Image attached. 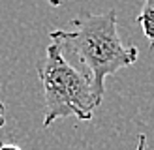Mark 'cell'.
Masks as SVG:
<instances>
[{
  "label": "cell",
  "mask_w": 154,
  "mask_h": 150,
  "mask_svg": "<svg viewBox=\"0 0 154 150\" xmlns=\"http://www.w3.org/2000/svg\"><path fill=\"white\" fill-rule=\"evenodd\" d=\"M0 150H23V148L17 146V145H2V142H0Z\"/></svg>",
  "instance_id": "6"
},
{
  "label": "cell",
  "mask_w": 154,
  "mask_h": 150,
  "mask_svg": "<svg viewBox=\"0 0 154 150\" xmlns=\"http://www.w3.org/2000/svg\"><path fill=\"white\" fill-rule=\"evenodd\" d=\"M47 2H49V4H51L53 8H58L60 4H62V2H60V0H47Z\"/></svg>",
  "instance_id": "7"
},
{
  "label": "cell",
  "mask_w": 154,
  "mask_h": 150,
  "mask_svg": "<svg viewBox=\"0 0 154 150\" xmlns=\"http://www.w3.org/2000/svg\"><path fill=\"white\" fill-rule=\"evenodd\" d=\"M49 38L85 66L92 92L100 101L105 94V77L135 64L139 51L124 45L119 36L115 10L102 15H83L70 22V28L51 30Z\"/></svg>",
  "instance_id": "1"
},
{
  "label": "cell",
  "mask_w": 154,
  "mask_h": 150,
  "mask_svg": "<svg viewBox=\"0 0 154 150\" xmlns=\"http://www.w3.org/2000/svg\"><path fill=\"white\" fill-rule=\"evenodd\" d=\"M38 77L43 86L45 128H49L55 120L68 116L77 120H92L94 109L102 101L92 92L88 75L75 70L57 43L51 41L43 60L38 62Z\"/></svg>",
  "instance_id": "2"
},
{
  "label": "cell",
  "mask_w": 154,
  "mask_h": 150,
  "mask_svg": "<svg viewBox=\"0 0 154 150\" xmlns=\"http://www.w3.org/2000/svg\"><path fill=\"white\" fill-rule=\"evenodd\" d=\"M137 22L150 41V49H154V0H145L143 10L137 15Z\"/></svg>",
  "instance_id": "3"
},
{
  "label": "cell",
  "mask_w": 154,
  "mask_h": 150,
  "mask_svg": "<svg viewBox=\"0 0 154 150\" xmlns=\"http://www.w3.org/2000/svg\"><path fill=\"white\" fill-rule=\"evenodd\" d=\"M135 150H147V135H145V133H141L139 137H137Z\"/></svg>",
  "instance_id": "4"
},
{
  "label": "cell",
  "mask_w": 154,
  "mask_h": 150,
  "mask_svg": "<svg viewBox=\"0 0 154 150\" xmlns=\"http://www.w3.org/2000/svg\"><path fill=\"white\" fill-rule=\"evenodd\" d=\"M4 124H6V105L0 100V130L4 128Z\"/></svg>",
  "instance_id": "5"
}]
</instances>
